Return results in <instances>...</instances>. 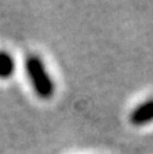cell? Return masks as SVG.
Masks as SVG:
<instances>
[{
    "label": "cell",
    "instance_id": "6da1fadb",
    "mask_svg": "<svg viewBox=\"0 0 153 154\" xmlns=\"http://www.w3.org/2000/svg\"><path fill=\"white\" fill-rule=\"evenodd\" d=\"M24 68L35 93L41 99H50L54 93V82L46 72L42 60L37 56H29L24 62Z\"/></svg>",
    "mask_w": 153,
    "mask_h": 154
},
{
    "label": "cell",
    "instance_id": "3957f363",
    "mask_svg": "<svg viewBox=\"0 0 153 154\" xmlns=\"http://www.w3.org/2000/svg\"><path fill=\"white\" fill-rule=\"evenodd\" d=\"M15 70V62L7 51H0V79H10Z\"/></svg>",
    "mask_w": 153,
    "mask_h": 154
},
{
    "label": "cell",
    "instance_id": "7a4b0ae2",
    "mask_svg": "<svg viewBox=\"0 0 153 154\" xmlns=\"http://www.w3.org/2000/svg\"><path fill=\"white\" fill-rule=\"evenodd\" d=\"M153 122V99L141 103L130 114V123L134 126H145Z\"/></svg>",
    "mask_w": 153,
    "mask_h": 154
}]
</instances>
